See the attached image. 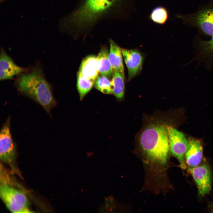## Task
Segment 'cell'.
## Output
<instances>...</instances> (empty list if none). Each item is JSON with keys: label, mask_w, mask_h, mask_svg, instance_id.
Listing matches in <instances>:
<instances>
[{"label": "cell", "mask_w": 213, "mask_h": 213, "mask_svg": "<svg viewBox=\"0 0 213 213\" xmlns=\"http://www.w3.org/2000/svg\"><path fill=\"white\" fill-rule=\"evenodd\" d=\"M109 53L107 47H102L96 59L99 73L101 75L111 79L113 70L109 59Z\"/></svg>", "instance_id": "obj_13"}, {"label": "cell", "mask_w": 213, "mask_h": 213, "mask_svg": "<svg viewBox=\"0 0 213 213\" xmlns=\"http://www.w3.org/2000/svg\"><path fill=\"white\" fill-rule=\"evenodd\" d=\"M196 21L202 31L207 35H213V9L201 12L196 16Z\"/></svg>", "instance_id": "obj_15"}, {"label": "cell", "mask_w": 213, "mask_h": 213, "mask_svg": "<svg viewBox=\"0 0 213 213\" xmlns=\"http://www.w3.org/2000/svg\"><path fill=\"white\" fill-rule=\"evenodd\" d=\"M10 120V117H9L1 130L0 158L3 162L17 171L16 167V148L11 133Z\"/></svg>", "instance_id": "obj_5"}, {"label": "cell", "mask_w": 213, "mask_h": 213, "mask_svg": "<svg viewBox=\"0 0 213 213\" xmlns=\"http://www.w3.org/2000/svg\"><path fill=\"white\" fill-rule=\"evenodd\" d=\"M125 80L124 74L117 71H113L111 80L112 94L118 100L124 97Z\"/></svg>", "instance_id": "obj_16"}, {"label": "cell", "mask_w": 213, "mask_h": 213, "mask_svg": "<svg viewBox=\"0 0 213 213\" xmlns=\"http://www.w3.org/2000/svg\"><path fill=\"white\" fill-rule=\"evenodd\" d=\"M188 170L193 178L197 187L199 196H204L211 190L212 178L209 166L207 163L193 167H188Z\"/></svg>", "instance_id": "obj_7"}, {"label": "cell", "mask_w": 213, "mask_h": 213, "mask_svg": "<svg viewBox=\"0 0 213 213\" xmlns=\"http://www.w3.org/2000/svg\"><path fill=\"white\" fill-rule=\"evenodd\" d=\"M170 150L178 161L180 166L183 169L186 167L185 156L188 149L189 142L181 132L171 126L168 127Z\"/></svg>", "instance_id": "obj_6"}, {"label": "cell", "mask_w": 213, "mask_h": 213, "mask_svg": "<svg viewBox=\"0 0 213 213\" xmlns=\"http://www.w3.org/2000/svg\"><path fill=\"white\" fill-rule=\"evenodd\" d=\"M124 60L128 71V81L138 75L141 72L144 56L137 49H127L121 48Z\"/></svg>", "instance_id": "obj_8"}, {"label": "cell", "mask_w": 213, "mask_h": 213, "mask_svg": "<svg viewBox=\"0 0 213 213\" xmlns=\"http://www.w3.org/2000/svg\"><path fill=\"white\" fill-rule=\"evenodd\" d=\"M109 58L113 71H118L124 74L122 55L121 48L112 39L109 40Z\"/></svg>", "instance_id": "obj_14"}, {"label": "cell", "mask_w": 213, "mask_h": 213, "mask_svg": "<svg viewBox=\"0 0 213 213\" xmlns=\"http://www.w3.org/2000/svg\"><path fill=\"white\" fill-rule=\"evenodd\" d=\"M16 83L20 93L37 102L48 113L57 106L51 87L40 67L20 74Z\"/></svg>", "instance_id": "obj_2"}, {"label": "cell", "mask_w": 213, "mask_h": 213, "mask_svg": "<svg viewBox=\"0 0 213 213\" xmlns=\"http://www.w3.org/2000/svg\"><path fill=\"white\" fill-rule=\"evenodd\" d=\"M1 0V1H4V0Z\"/></svg>", "instance_id": "obj_21"}, {"label": "cell", "mask_w": 213, "mask_h": 213, "mask_svg": "<svg viewBox=\"0 0 213 213\" xmlns=\"http://www.w3.org/2000/svg\"><path fill=\"white\" fill-rule=\"evenodd\" d=\"M211 210L212 211V212H213V204L211 207Z\"/></svg>", "instance_id": "obj_20"}, {"label": "cell", "mask_w": 213, "mask_h": 213, "mask_svg": "<svg viewBox=\"0 0 213 213\" xmlns=\"http://www.w3.org/2000/svg\"><path fill=\"white\" fill-rule=\"evenodd\" d=\"M168 126L160 121L151 122L143 130L139 139L142 150L149 159L162 165L166 164L170 150Z\"/></svg>", "instance_id": "obj_3"}, {"label": "cell", "mask_w": 213, "mask_h": 213, "mask_svg": "<svg viewBox=\"0 0 213 213\" xmlns=\"http://www.w3.org/2000/svg\"><path fill=\"white\" fill-rule=\"evenodd\" d=\"M1 168L0 196L8 209L12 213L33 212L25 193L13 185L4 168Z\"/></svg>", "instance_id": "obj_4"}, {"label": "cell", "mask_w": 213, "mask_h": 213, "mask_svg": "<svg viewBox=\"0 0 213 213\" xmlns=\"http://www.w3.org/2000/svg\"><path fill=\"white\" fill-rule=\"evenodd\" d=\"M109 78L98 75L95 80L94 86L97 90L105 94H112L111 80Z\"/></svg>", "instance_id": "obj_19"}, {"label": "cell", "mask_w": 213, "mask_h": 213, "mask_svg": "<svg viewBox=\"0 0 213 213\" xmlns=\"http://www.w3.org/2000/svg\"><path fill=\"white\" fill-rule=\"evenodd\" d=\"M196 49L199 60L213 65V35L209 40L200 41L196 45Z\"/></svg>", "instance_id": "obj_12"}, {"label": "cell", "mask_w": 213, "mask_h": 213, "mask_svg": "<svg viewBox=\"0 0 213 213\" xmlns=\"http://www.w3.org/2000/svg\"><path fill=\"white\" fill-rule=\"evenodd\" d=\"M25 69L16 65L3 49L0 56V80L10 79L25 72Z\"/></svg>", "instance_id": "obj_9"}, {"label": "cell", "mask_w": 213, "mask_h": 213, "mask_svg": "<svg viewBox=\"0 0 213 213\" xmlns=\"http://www.w3.org/2000/svg\"><path fill=\"white\" fill-rule=\"evenodd\" d=\"M189 145L185 153V158L188 167L199 165L203 158V149L200 141L193 138L188 139Z\"/></svg>", "instance_id": "obj_10"}, {"label": "cell", "mask_w": 213, "mask_h": 213, "mask_svg": "<svg viewBox=\"0 0 213 213\" xmlns=\"http://www.w3.org/2000/svg\"><path fill=\"white\" fill-rule=\"evenodd\" d=\"M149 17L152 21L158 24L165 23L168 18V13L166 9L162 7L155 8L152 11Z\"/></svg>", "instance_id": "obj_18"}, {"label": "cell", "mask_w": 213, "mask_h": 213, "mask_svg": "<svg viewBox=\"0 0 213 213\" xmlns=\"http://www.w3.org/2000/svg\"><path fill=\"white\" fill-rule=\"evenodd\" d=\"M94 82L85 77L78 71L77 75V87L80 99L82 100L94 85Z\"/></svg>", "instance_id": "obj_17"}, {"label": "cell", "mask_w": 213, "mask_h": 213, "mask_svg": "<svg viewBox=\"0 0 213 213\" xmlns=\"http://www.w3.org/2000/svg\"><path fill=\"white\" fill-rule=\"evenodd\" d=\"M130 0H80L65 18L63 26L75 34L88 31L107 19L126 17Z\"/></svg>", "instance_id": "obj_1"}, {"label": "cell", "mask_w": 213, "mask_h": 213, "mask_svg": "<svg viewBox=\"0 0 213 213\" xmlns=\"http://www.w3.org/2000/svg\"><path fill=\"white\" fill-rule=\"evenodd\" d=\"M78 72L85 77L95 82L99 73L96 57L91 55L85 57L82 61Z\"/></svg>", "instance_id": "obj_11"}]
</instances>
